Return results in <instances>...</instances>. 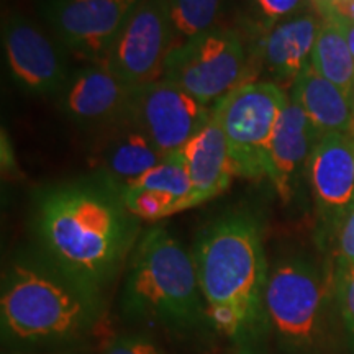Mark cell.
<instances>
[{
	"label": "cell",
	"mask_w": 354,
	"mask_h": 354,
	"mask_svg": "<svg viewBox=\"0 0 354 354\" xmlns=\"http://www.w3.org/2000/svg\"><path fill=\"white\" fill-rule=\"evenodd\" d=\"M35 233L39 256L100 299L141 238L122 190L99 174L44 189Z\"/></svg>",
	"instance_id": "cell-1"
},
{
	"label": "cell",
	"mask_w": 354,
	"mask_h": 354,
	"mask_svg": "<svg viewBox=\"0 0 354 354\" xmlns=\"http://www.w3.org/2000/svg\"><path fill=\"white\" fill-rule=\"evenodd\" d=\"M192 258L212 328L240 354L258 353L269 335V266L258 220L248 214L221 216L197 238Z\"/></svg>",
	"instance_id": "cell-2"
},
{
	"label": "cell",
	"mask_w": 354,
	"mask_h": 354,
	"mask_svg": "<svg viewBox=\"0 0 354 354\" xmlns=\"http://www.w3.org/2000/svg\"><path fill=\"white\" fill-rule=\"evenodd\" d=\"M102 299L41 256L19 258L2 279L0 325L12 351H69L99 326Z\"/></svg>",
	"instance_id": "cell-3"
},
{
	"label": "cell",
	"mask_w": 354,
	"mask_h": 354,
	"mask_svg": "<svg viewBox=\"0 0 354 354\" xmlns=\"http://www.w3.org/2000/svg\"><path fill=\"white\" fill-rule=\"evenodd\" d=\"M120 313L140 331L196 338L212 331L192 254L162 227L141 234L128 261Z\"/></svg>",
	"instance_id": "cell-4"
},
{
	"label": "cell",
	"mask_w": 354,
	"mask_h": 354,
	"mask_svg": "<svg viewBox=\"0 0 354 354\" xmlns=\"http://www.w3.org/2000/svg\"><path fill=\"white\" fill-rule=\"evenodd\" d=\"M333 271L320 269L302 256L274 263L266 287L268 331L284 354H328L336 339Z\"/></svg>",
	"instance_id": "cell-5"
},
{
	"label": "cell",
	"mask_w": 354,
	"mask_h": 354,
	"mask_svg": "<svg viewBox=\"0 0 354 354\" xmlns=\"http://www.w3.org/2000/svg\"><path fill=\"white\" fill-rule=\"evenodd\" d=\"M250 56L234 30L214 26L172 50L162 77L214 107L251 81Z\"/></svg>",
	"instance_id": "cell-6"
},
{
	"label": "cell",
	"mask_w": 354,
	"mask_h": 354,
	"mask_svg": "<svg viewBox=\"0 0 354 354\" xmlns=\"http://www.w3.org/2000/svg\"><path fill=\"white\" fill-rule=\"evenodd\" d=\"M287 100L289 94L276 82L253 81L214 105L238 177L261 179L269 176V148Z\"/></svg>",
	"instance_id": "cell-7"
},
{
	"label": "cell",
	"mask_w": 354,
	"mask_h": 354,
	"mask_svg": "<svg viewBox=\"0 0 354 354\" xmlns=\"http://www.w3.org/2000/svg\"><path fill=\"white\" fill-rule=\"evenodd\" d=\"M214 107L161 77L133 88L127 118L165 158L184 148L209 123Z\"/></svg>",
	"instance_id": "cell-8"
},
{
	"label": "cell",
	"mask_w": 354,
	"mask_h": 354,
	"mask_svg": "<svg viewBox=\"0 0 354 354\" xmlns=\"http://www.w3.org/2000/svg\"><path fill=\"white\" fill-rule=\"evenodd\" d=\"M141 0H39V12L56 38L88 63L110 48Z\"/></svg>",
	"instance_id": "cell-9"
},
{
	"label": "cell",
	"mask_w": 354,
	"mask_h": 354,
	"mask_svg": "<svg viewBox=\"0 0 354 354\" xmlns=\"http://www.w3.org/2000/svg\"><path fill=\"white\" fill-rule=\"evenodd\" d=\"M171 0H141L104 63L131 87L158 81L171 53Z\"/></svg>",
	"instance_id": "cell-10"
},
{
	"label": "cell",
	"mask_w": 354,
	"mask_h": 354,
	"mask_svg": "<svg viewBox=\"0 0 354 354\" xmlns=\"http://www.w3.org/2000/svg\"><path fill=\"white\" fill-rule=\"evenodd\" d=\"M2 41L8 73L19 87L33 95H61L73 71L63 50L35 21L10 13L3 24Z\"/></svg>",
	"instance_id": "cell-11"
},
{
	"label": "cell",
	"mask_w": 354,
	"mask_h": 354,
	"mask_svg": "<svg viewBox=\"0 0 354 354\" xmlns=\"http://www.w3.org/2000/svg\"><path fill=\"white\" fill-rule=\"evenodd\" d=\"M307 177L320 220L323 245L333 243L339 225L354 203V141L328 133L318 141L307 166Z\"/></svg>",
	"instance_id": "cell-12"
},
{
	"label": "cell",
	"mask_w": 354,
	"mask_h": 354,
	"mask_svg": "<svg viewBox=\"0 0 354 354\" xmlns=\"http://www.w3.org/2000/svg\"><path fill=\"white\" fill-rule=\"evenodd\" d=\"M133 88L104 61H97L71 73L59 105L79 125L107 128L127 117Z\"/></svg>",
	"instance_id": "cell-13"
},
{
	"label": "cell",
	"mask_w": 354,
	"mask_h": 354,
	"mask_svg": "<svg viewBox=\"0 0 354 354\" xmlns=\"http://www.w3.org/2000/svg\"><path fill=\"white\" fill-rule=\"evenodd\" d=\"M322 136L304 109L289 95L271 140L268 176L284 202L294 197L300 179L307 174L310 156Z\"/></svg>",
	"instance_id": "cell-14"
},
{
	"label": "cell",
	"mask_w": 354,
	"mask_h": 354,
	"mask_svg": "<svg viewBox=\"0 0 354 354\" xmlns=\"http://www.w3.org/2000/svg\"><path fill=\"white\" fill-rule=\"evenodd\" d=\"M123 202L138 220L156 221L201 205L187 171L172 154L122 190Z\"/></svg>",
	"instance_id": "cell-15"
},
{
	"label": "cell",
	"mask_w": 354,
	"mask_h": 354,
	"mask_svg": "<svg viewBox=\"0 0 354 354\" xmlns=\"http://www.w3.org/2000/svg\"><path fill=\"white\" fill-rule=\"evenodd\" d=\"M151 140L128 118L107 127L95 151L97 174L123 190L165 161Z\"/></svg>",
	"instance_id": "cell-16"
},
{
	"label": "cell",
	"mask_w": 354,
	"mask_h": 354,
	"mask_svg": "<svg viewBox=\"0 0 354 354\" xmlns=\"http://www.w3.org/2000/svg\"><path fill=\"white\" fill-rule=\"evenodd\" d=\"M176 156L187 171L198 203L223 194L236 176L227 135L215 110L209 123Z\"/></svg>",
	"instance_id": "cell-17"
},
{
	"label": "cell",
	"mask_w": 354,
	"mask_h": 354,
	"mask_svg": "<svg viewBox=\"0 0 354 354\" xmlns=\"http://www.w3.org/2000/svg\"><path fill=\"white\" fill-rule=\"evenodd\" d=\"M320 26L313 15L300 13L272 26L264 35L261 51L272 82L282 88L289 84L292 86L299 74L312 64V53Z\"/></svg>",
	"instance_id": "cell-18"
},
{
	"label": "cell",
	"mask_w": 354,
	"mask_h": 354,
	"mask_svg": "<svg viewBox=\"0 0 354 354\" xmlns=\"http://www.w3.org/2000/svg\"><path fill=\"white\" fill-rule=\"evenodd\" d=\"M289 95L304 109L323 136L328 133L349 135L353 125L351 99L338 86L320 76L312 64L299 74Z\"/></svg>",
	"instance_id": "cell-19"
},
{
	"label": "cell",
	"mask_w": 354,
	"mask_h": 354,
	"mask_svg": "<svg viewBox=\"0 0 354 354\" xmlns=\"http://www.w3.org/2000/svg\"><path fill=\"white\" fill-rule=\"evenodd\" d=\"M312 68L351 99L354 88V57L342 19L326 17L318 30L312 53Z\"/></svg>",
	"instance_id": "cell-20"
},
{
	"label": "cell",
	"mask_w": 354,
	"mask_h": 354,
	"mask_svg": "<svg viewBox=\"0 0 354 354\" xmlns=\"http://www.w3.org/2000/svg\"><path fill=\"white\" fill-rule=\"evenodd\" d=\"M221 3L223 0H171V51L196 35L216 26Z\"/></svg>",
	"instance_id": "cell-21"
},
{
	"label": "cell",
	"mask_w": 354,
	"mask_h": 354,
	"mask_svg": "<svg viewBox=\"0 0 354 354\" xmlns=\"http://www.w3.org/2000/svg\"><path fill=\"white\" fill-rule=\"evenodd\" d=\"M307 3L308 0H246L248 24L268 33L281 21L300 15Z\"/></svg>",
	"instance_id": "cell-22"
},
{
	"label": "cell",
	"mask_w": 354,
	"mask_h": 354,
	"mask_svg": "<svg viewBox=\"0 0 354 354\" xmlns=\"http://www.w3.org/2000/svg\"><path fill=\"white\" fill-rule=\"evenodd\" d=\"M102 354H166V351L146 331H128L110 339Z\"/></svg>",
	"instance_id": "cell-23"
},
{
	"label": "cell",
	"mask_w": 354,
	"mask_h": 354,
	"mask_svg": "<svg viewBox=\"0 0 354 354\" xmlns=\"http://www.w3.org/2000/svg\"><path fill=\"white\" fill-rule=\"evenodd\" d=\"M336 297H338L339 312L343 325L346 326L348 338L354 353V266L335 269Z\"/></svg>",
	"instance_id": "cell-24"
},
{
	"label": "cell",
	"mask_w": 354,
	"mask_h": 354,
	"mask_svg": "<svg viewBox=\"0 0 354 354\" xmlns=\"http://www.w3.org/2000/svg\"><path fill=\"white\" fill-rule=\"evenodd\" d=\"M335 269L354 266V203L335 234Z\"/></svg>",
	"instance_id": "cell-25"
},
{
	"label": "cell",
	"mask_w": 354,
	"mask_h": 354,
	"mask_svg": "<svg viewBox=\"0 0 354 354\" xmlns=\"http://www.w3.org/2000/svg\"><path fill=\"white\" fill-rule=\"evenodd\" d=\"M342 21H343V26H344V33H346L349 50H351L353 57H354V21L343 20V19H342Z\"/></svg>",
	"instance_id": "cell-26"
},
{
	"label": "cell",
	"mask_w": 354,
	"mask_h": 354,
	"mask_svg": "<svg viewBox=\"0 0 354 354\" xmlns=\"http://www.w3.org/2000/svg\"><path fill=\"white\" fill-rule=\"evenodd\" d=\"M3 354H73L69 351H7Z\"/></svg>",
	"instance_id": "cell-27"
},
{
	"label": "cell",
	"mask_w": 354,
	"mask_h": 354,
	"mask_svg": "<svg viewBox=\"0 0 354 354\" xmlns=\"http://www.w3.org/2000/svg\"><path fill=\"white\" fill-rule=\"evenodd\" d=\"M351 105H353V123H354V88H353V94H351Z\"/></svg>",
	"instance_id": "cell-28"
},
{
	"label": "cell",
	"mask_w": 354,
	"mask_h": 354,
	"mask_svg": "<svg viewBox=\"0 0 354 354\" xmlns=\"http://www.w3.org/2000/svg\"><path fill=\"white\" fill-rule=\"evenodd\" d=\"M349 136H351V138L354 140V123H353V127H351V130H349Z\"/></svg>",
	"instance_id": "cell-29"
},
{
	"label": "cell",
	"mask_w": 354,
	"mask_h": 354,
	"mask_svg": "<svg viewBox=\"0 0 354 354\" xmlns=\"http://www.w3.org/2000/svg\"><path fill=\"white\" fill-rule=\"evenodd\" d=\"M353 141H354V140H353Z\"/></svg>",
	"instance_id": "cell-30"
}]
</instances>
